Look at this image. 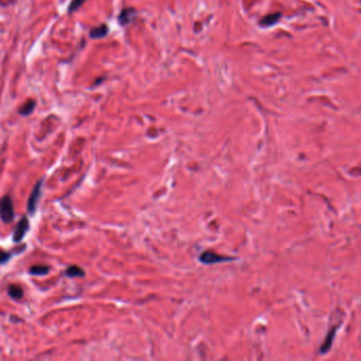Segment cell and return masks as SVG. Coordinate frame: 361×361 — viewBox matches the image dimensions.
I'll use <instances>...</instances> for the list:
<instances>
[{
    "instance_id": "6da1fadb",
    "label": "cell",
    "mask_w": 361,
    "mask_h": 361,
    "mask_svg": "<svg viewBox=\"0 0 361 361\" xmlns=\"http://www.w3.org/2000/svg\"><path fill=\"white\" fill-rule=\"evenodd\" d=\"M15 217L13 200L9 195H5L0 199V219L5 223L13 221Z\"/></svg>"
},
{
    "instance_id": "7a4b0ae2",
    "label": "cell",
    "mask_w": 361,
    "mask_h": 361,
    "mask_svg": "<svg viewBox=\"0 0 361 361\" xmlns=\"http://www.w3.org/2000/svg\"><path fill=\"white\" fill-rule=\"evenodd\" d=\"M42 186H43V180L38 181L36 183V186L34 187L33 191L30 195V197H29V200H28V211L29 213L30 214H33L34 212L36 211V208H37V204L39 202V199H41V196H42Z\"/></svg>"
},
{
    "instance_id": "3957f363",
    "label": "cell",
    "mask_w": 361,
    "mask_h": 361,
    "mask_svg": "<svg viewBox=\"0 0 361 361\" xmlns=\"http://www.w3.org/2000/svg\"><path fill=\"white\" fill-rule=\"evenodd\" d=\"M29 228H30V222H29L27 216H24L15 227V230L13 233V240L15 243H19L20 240L25 237Z\"/></svg>"
},
{
    "instance_id": "277c9868",
    "label": "cell",
    "mask_w": 361,
    "mask_h": 361,
    "mask_svg": "<svg viewBox=\"0 0 361 361\" xmlns=\"http://www.w3.org/2000/svg\"><path fill=\"white\" fill-rule=\"evenodd\" d=\"M199 260L202 261L204 264H215V263H220V262H225V261H230L232 260L231 257H226L220 255L217 253H214V252L211 251H205L204 253L199 256Z\"/></svg>"
},
{
    "instance_id": "5b68a950",
    "label": "cell",
    "mask_w": 361,
    "mask_h": 361,
    "mask_svg": "<svg viewBox=\"0 0 361 361\" xmlns=\"http://www.w3.org/2000/svg\"><path fill=\"white\" fill-rule=\"evenodd\" d=\"M108 32H110V29H108V27L106 25H101L100 27L91 29V31L89 33V36H90V38L99 39V38H102V37H105Z\"/></svg>"
},
{
    "instance_id": "8992f818",
    "label": "cell",
    "mask_w": 361,
    "mask_h": 361,
    "mask_svg": "<svg viewBox=\"0 0 361 361\" xmlns=\"http://www.w3.org/2000/svg\"><path fill=\"white\" fill-rule=\"evenodd\" d=\"M65 273H66V276L68 278H78V277L82 278V277L85 276V271L83 270V269L81 267L76 266V265L68 267L66 269Z\"/></svg>"
},
{
    "instance_id": "52a82bcc",
    "label": "cell",
    "mask_w": 361,
    "mask_h": 361,
    "mask_svg": "<svg viewBox=\"0 0 361 361\" xmlns=\"http://www.w3.org/2000/svg\"><path fill=\"white\" fill-rule=\"evenodd\" d=\"M335 333H336V329H331L330 330V333L328 335V337H326L325 341L323 342V345L321 346L320 348V353L321 354H325L326 352L329 351V349L330 348L331 346V343H333V340H334V337H335Z\"/></svg>"
},
{
    "instance_id": "ba28073f",
    "label": "cell",
    "mask_w": 361,
    "mask_h": 361,
    "mask_svg": "<svg viewBox=\"0 0 361 361\" xmlns=\"http://www.w3.org/2000/svg\"><path fill=\"white\" fill-rule=\"evenodd\" d=\"M8 292L10 297H12L15 300H19L24 296V290L20 287V286L17 285H10L8 288Z\"/></svg>"
},
{
    "instance_id": "9c48e42d",
    "label": "cell",
    "mask_w": 361,
    "mask_h": 361,
    "mask_svg": "<svg viewBox=\"0 0 361 361\" xmlns=\"http://www.w3.org/2000/svg\"><path fill=\"white\" fill-rule=\"evenodd\" d=\"M50 271V268L49 266H44V265H35V266H32L30 268V270H29V272H30L31 274H33V276H46L48 272Z\"/></svg>"
},
{
    "instance_id": "30bf717a",
    "label": "cell",
    "mask_w": 361,
    "mask_h": 361,
    "mask_svg": "<svg viewBox=\"0 0 361 361\" xmlns=\"http://www.w3.org/2000/svg\"><path fill=\"white\" fill-rule=\"evenodd\" d=\"M35 105H36V103L34 101L25 103V104L19 108L18 112L19 114H21V116H29V114H31L33 112L34 108H35Z\"/></svg>"
},
{
    "instance_id": "8fae6325",
    "label": "cell",
    "mask_w": 361,
    "mask_h": 361,
    "mask_svg": "<svg viewBox=\"0 0 361 361\" xmlns=\"http://www.w3.org/2000/svg\"><path fill=\"white\" fill-rule=\"evenodd\" d=\"M87 1V0H71V2L68 7V13H74L81 9L82 5Z\"/></svg>"
},
{
    "instance_id": "7c38bea8",
    "label": "cell",
    "mask_w": 361,
    "mask_h": 361,
    "mask_svg": "<svg viewBox=\"0 0 361 361\" xmlns=\"http://www.w3.org/2000/svg\"><path fill=\"white\" fill-rule=\"evenodd\" d=\"M11 259V253L5 252L3 250H0V264H4Z\"/></svg>"
}]
</instances>
